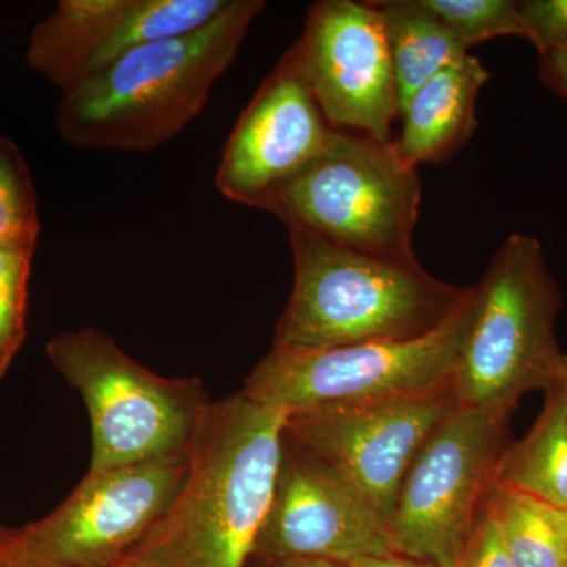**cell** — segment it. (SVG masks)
Instances as JSON below:
<instances>
[{
    "label": "cell",
    "mask_w": 567,
    "mask_h": 567,
    "mask_svg": "<svg viewBox=\"0 0 567 567\" xmlns=\"http://www.w3.org/2000/svg\"><path fill=\"white\" fill-rule=\"evenodd\" d=\"M265 7L229 0L203 28L141 44L62 93L59 137L84 151L140 153L173 141L205 110Z\"/></svg>",
    "instance_id": "6da1fadb"
},
{
    "label": "cell",
    "mask_w": 567,
    "mask_h": 567,
    "mask_svg": "<svg viewBox=\"0 0 567 567\" xmlns=\"http://www.w3.org/2000/svg\"><path fill=\"white\" fill-rule=\"evenodd\" d=\"M520 7L537 55L567 47V0H524Z\"/></svg>",
    "instance_id": "7402d4cb"
},
{
    "label": "cell",
    "mask_w": 567,
    "mask_h": 567,
    "mask_svg": "<svg viewBox=\"0 0 567 567\" xmlns=\"http://www.w3.org/2000/svg\"><path fill=\"white\" fill-rule=\"evenodd\" d=\"M248 567H349L319 558L259 559L251 558Z\"/></svg>",
    "instance_id": "484cf974"
},
{
    "label": "cell",
    "mask_w": 567,
    "mask_h": 567,
    "mask_svg": "<svg viewBox=\"0 0 567 567\" xmlns=\"http://www.w3.org/2000/svg\"><path fill=\"white\" fill-rule=\"evenodd\" d=\"M495 484L567 509V417L557 385L546 391V404L528 435L506 447Z\"/></svg>",
    "instance_id": "e0dca14e"
},
{
    "label": "cell",
    "mask_w": 567,
    "mask_h": 567,
    "mask_svg": "<svg viewBox=\"0 0 567 567\" xmlns=\"http://www.w3.org/2000/svg\"><path fill=\"white\" fill-rule=\"evenodd\" d=\"M486 506L513 567H567V509L496 484Z\"/></svg>",
    "instance_id": "ac0fdd59"
},
{
    "label": "cell",
    "mask_w": 567,
    "mask_h": 567,
    "mask_svg": "<svg viewBox=\"0 0 567 567\" xmlns=\"http://www.w3.org/2000/svg\"><path fill=\"white\" fill-rule=\"evenodd\" d=\"M374 3L385 21L401 117L413 93L447 66L465 59L468 50L423 0H375Z\"/></svg>",
    "instance_id": "2e32d148"
},
{
    "label": "cell",
    "mask_w": 567,
    "mask_h": 567,
    "mask_svg": "<svg viewBox=\"0 0 567 567\" xmlns=\"http://www.w3.org/2000/svg\"><path fill=\"white\" fill-rule=\"evenodd\" d=\"M189 453L89 470L48 516L18 528L31 567H107L145 543L181 494Z\"/></svg>",
    "instance_id": "9c48e42d"
},
{
    "label": "cell",
    "mask_w": 567,
    "mask_h": 567,
    "mask_svg": "<svg viewBox=\"0 0 567 567\" xmlns=\"http://www.w3.org/2000/svg\"><path fill=\"white\" fill-rule=\"evenodd\" d=\"M47 354L87 406L91 472L189 453L212 405L199 379L155 374L92 327L55 334Z\"/></svg>",
    "instance_id": "8992f818"
},
{
    "label": "cell",
    "mask_w": 567,
    "mask_h": 567,
    "mask_svg": "<svg viewBox=\"0 0 567 567\" xmlns=\"http://www.w3.org/2000/svg\"><path fill=\"white\" fill-rule=\"evenodd\" d=\"M35 249L0 245V380L28 336L29 279Z\"/></svg>",
    "instance_id": "44dd1931"
},
{
    "label": "cell",
    "mask_w": 567,
    "mask_h": 567,
    "mask_svg": "<svg viewBox=\"0 0 567 567\" xmlns=\"http://www.w3.org/2000/svg\"><path fill=\"white\" fill-rule=\"evenodd\" d=\"M39 197L20 147L0 133V245L37 249Z\"/></svg>",
    "instance_id": "d6986e66"
},
{
    "label": "cell",
    "mask_w": 567,
    "mask_h": 567,
    "mask_svg": "<svg viewBox=\"0 0 567 567\" xmlns=\"http://www.w3.org/2000/svg\"><path fill=\"white\" fill-rule=\"evenodd\" d=\"M472 292L434 333L412 341L365 342L316 352L271 350L241 393L289 416L308 410L371 404L453 383L470 319Z\"/></svg>",
    "instance_id": "52a82bcc"
},
{
    "label": "cell",
    "mask_w": 567,
    "mask_h": 567,
    "mask_svg": "<svg viewBox=\"0 0 567 567\" xmlns=\"http://www.w3.org/2000/svg\"><path fill=\"white\" fill-rule=\"evenodd\" d=\"M390 554L385 520L371 502L284 429L281 464L252 558L350 565Z\"/></svg>",
    "instance_id": "7c38bea8"
},
{
    "label": "cell",
    "mask_w": 567,
    "mask_h": 567,
    "mask_svg": "<svg viewBox=\"0 0 567 567\" xmlns=\"http://www.w3.org/2000/svg\"><path fill=\"white\" fill-rule=\"evenodd\" d=\"M293 289L276 324V352H316L434 333L472 287L440 281L417 264L379 259L289 229Z\"/></svg>",
    "instance_id": "3957f363"
},
{
    "label": "cell",
    "mask_w": 567,
    "mask_h": 567,
    "mask_svg": "<svg viewBox=\"0 0 567 567\" xmlns=\"http://www.w3.org/2000/svg\"><path fill=\"white\" fill-rule=\"evenodd\" d=\"M0 567H31L22 551L18 528L0 524Z\"/></svg>",
    "instance_id": "d4e9b609"
},
{
    "label": "cell",
    "mask_w": 567,
    "mask_h": 567,
    "mask_svg": "<svg viewBox=\"0 0 567 567\" xmlns=\"http://www.w3.org/2000/svg\"><path fill=\"white\" fill-rule=\"evenodd\" d=\"M457 405L450 383L371 404L295 413L286 416V432L344 475L386 524L410 466Z\"/></svg>",
    "instance_id": "30bf717a"
},
{
    "label": "cell",
    "mask_w": 567,
    "mask_h": 567,
    "mask_svg": "<svg viewBox=\"0 0 567 567\" xmlns=\"http://www.w3.org/2000/svg\"><path fill=\"white\" fill-rule=\"evenodd\" d=\"M334 132L293 44L235 123L216 171V188L227 200L260 210L271 193L322 155Z\"/></svg>",
    "instance_id": "4fadbf2b"
},
{
    "label": "cell",
    "mask_w": 567,
    "mask_h": 567,
    "mask_svg": "<svg viewBox=\"0 0 567 567\" xmlns=\"http://www.w3.org/2000/svg\"><path fill=\"white\" fill-rule=\"evenodd\" d=\"M432 13L470 50L498 37L528 40L516 0H423Z\"/></svg>",
    "instance_id": "ffe728a7"
},
{
    "label": "cell",
    "mask_w": 567,
    "mask_h": 567,
    "mask_svg": "<svg viewBox=\"0 0 567 567\" xmlns=\"http://www.w3.org/2000/svg\"><path fill=\"white\" fill-rule=\"evenodd\" d=\"M488 71L475 55L447 66L421 85L401 111L394 145L412 166L446 162L475 133L476 102Z\"/></svg>",
    "instance_id": "9a60e30c"
},
{
    "label": "cell",
    "mask_w": 567,
    "mask_h": 567,
    "mask_svg": "<svg viewBox=\"0 0 567 567\" xmlns=\"http://www.w3.org/2000/svg\"><path fill=\"white\" fill-rule=\"evenodd\" d=\"M295 44L309 89L334 130L394 142L398 84L385 21L374 2L312 3Z\"/></svg>",
    "instance_id": "8fae6325"
},
{
    "label": "cell",
    "mask_w": 567,
    "mask_h": 567,
    "mask_svg": "<svg viewBox=\"0 0 567 567\" xmlns=\"http://www.w3.org/2000/svg\"><path fill=\"white\" fill-rule=\"evenodd\" d=\"M349 567H439L431 563L401 557V555H385V557H365L347 565Z\"/></svg>",
    "instance_id": "4316f807"
},
{
    "label": "cell",
    "mask_w": 567,
    "mask_h": 567,
    "mask_svg": "<svg viewBox=\"0 0 567 567\" xmlns=\"http://www.w3.org/2000/svg\"><path fill=\"white\" fill-rule=\"evenodd\" d=\"M559 308L561 290L540 241L509 235L473 286L453 375L458 405L511 416L525 394L550 390L565 360Z\"/></svg>",
    "instance_id": "277c9868"
},
{
    "label": "cell",
    "mask_w": 567,
    "mask_h": 567,
    "mask_svg": "<svg viewBox=\"0 0 567 567\" xmlns=\"http://www.w3.org/2000/svg\"><path fill=\"white\" fill-rule=\"evenodd\" d=\"M229 0H62L32 29L28 63L61 93L134 48L196 31Z\"/></svg>",
    "instance_id": "5bb4252c"
},
{
    "label": "cell",
    "mask_w": 567,
    "mask_h": 567,
    "mask_svg": "<svg viewBox=\"0 0 567 567\" xmlns=\"http://www.w3.org/2000/svg\"><path fill=\"white\" fill-rule=\"evenodd\" d=\"M417 167L394 142L336 130L322 155L279 186L260 210L287 229L401 264H417L413 237L420 219Z\"/></svg>",
    "instance_id": "5b68a950"
},
{
    "label": "cell",
    "mask_w": 567,
    "mask_h": 567,
    "mask_svg": "<svg viewBox=\"0 0 567 567\" xmlns=\"http://www.w3.org/2000/svg\"><path fill=\"white\" fill-rule=\"evenodd\" d=\"M509 416L457 409L406 473L385 528L391 554L457 567L495 486Z\"/></svg>",
    "instance_id": "ba28073f"
},
{
    "label": "cell",
    "mask_w": 567,
    "mask_h": 567,
    "mask_svg": "<svg viewBox=\"0 0 567 567\" xmlns=\"http://www.w3.org/2000/svg\"><path fill=\"white\" fill-rule=\"evenodd\" d=\"M557 385L559 393H561L563 402H565L566 417H567V354L565 353V360H563L561 374H559Z\"/></svg>",
    "instance_id": "f1b7e54d"
},
{
    "label": "cell",
    "mask_w": 567,
    "mask_h": 567,
    "mask_svg": "<svg viewBox=\"0 0 567 567\" xmlns=\"http://www.w3.org/2000/svg\"><path fill=\"white\" fill-rule=\"evenodd\" d=\"M107 567H163V565L158 557L153 554L152 548L142 544L132 555Z\"/></svg>",
    "instance_id": "83f0119b"
},
{
    "label": "cell",
    "mask_w": 567,
    "mask_h": 567,
    "mask_svg": "<svg viewBox=\"0 0 567 567\" xmlns=\"http://www.w3.org/2000/svg\"><path fill=\"white\" fill-rule=\"evenodd\" d=\"M539 76L555 95L567 103V47L539 55Z\"/></svg>",
    "instance_id": "cb8c5ba5"
},
{
    "label": "cell",
    "mask_w": 567,
    "mask_h": 567,
    "mask_svg": "<svg viewBox=\"0 0 567 567\" xmlns=\"http://www.w3.org/2000/svg\"><path fill=\"white\" fill-rule=\"evenodd\" d=\"M457 567H513L486 503Z\"/></svg>",
    "instance_id": "603a6c76"
},
{
    "label": "cell",
    "mask_w": 567,
    "mask_h": 567,
    "mask_svg": "<svg viewBox=\"0 0 567 567\" xmlns=\"http://www.w3.org/2000/svg\"><path fill=\"white\" fill-rule=\"evenodd\" d=\"M286 415L244 393L212 402L181 494L145 539L163 567H248L274 496Z\"/></svg>",
    "instance_id": "7a4b0ae2"
}]
</instances>
